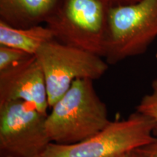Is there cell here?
<instances>
[{
  "label": "cell",
  "mask_w": 157,
  "mask_h": 157,
  "mask_svg": "<svg viewBox=\"0 0 157 157\" xmlns=\"http://www.w3.org/2000/svg\"><path fill=\"white\" fill-rule=\"evenodd\" d=\"M109 0H58L46 25L63 44L103 57Z\"/></svg>",
  "instance_id": "3957f363"
},
{
  "label": "cell",
  "mask_w": 157,
  "mask_h": 157,
  "mask_svg": "<svg viewBox=\"0 0 157 157\" xmlns=\"http://www.w3.org/2000/svg\"><path fill=\"white\" fill-rule=\"evenodd\" d=\"M50 109L45 127L51 143L56 144H75L87 140L111 121L106 105L90 79L75 80Z\"/></svg>",
  "instance_id": "6da1fadb"
},
{
  "label": "cell",
  "mask_w": 157,
  "mask_h": 157,
  "mask_svg": "<svg viewBox=\"0 0 157 157\" xmlns=\"http://www.w3.org/2000/svg\"><path fill=\"white\" fill-rule=\"evenodd\" d=\"M136 111L151 119L154 124V134L157 135V78L151 83V92L142 98Z\"/></svg>",
  "instance_id": "30bf717a"
},
{
  "label": "cell",
  "mask_w": 157,
  "mask_h": 157,
  "mask_svg": "<svg viewBox=\"0 0 157 157\" xmlns=\"http://www.w3.org/2000/svg\"><path fill=\"white\" fill-rule=\"evenodd\" d=\"M157 37V0L110 7L103 58L109 65L143 54Z\"/></svg>",
  "instance_id": "7a4b0ae2"
},
{
  "label": "cell",
  "mask_w": 157,
  "mask_h": 157,
  "mask_svg": "<svg viewBox=\"0 0 157 157\" xmlns=\"http://www.w3.org/2000/svg\"><path fill=\"white\" fill-rule=\"evenodd\" d=\"M47 116L25 101L0 104V150L3 156H40L51 143L45 127Z\"/></svg>",
  "instance_id": "8992f818"
},
{
  "label": "cell",
  "mask_w": 157,
  "mask_h": 157,
  "mask_svg": "<svg viewBox=\"0 0 157 157\" xmlns=\"http://www.w3.org/2000/svg\"><path fill=\"white\" fill-rule=\"evenodd\" d=\"M3 157H13V156H3ZM37 157H40V156H37Z\"/></svg>",
  "instance_id": "9a60e30c"
},
{
  "label": "cell",
  "mask_w": 157,
  "mask_h": 157,
  "mask_svg": "<svg viewBox=\"0 0 157 157\" xmlns=\"http://www.w3.org/2000/svg\"><path fill=\"white\" fill-rule=\"evenodd\" d=\"M33 56L18 49L0 45V71L13 67Z\"/></svg>",
  "instance_id": "8fae6325"
},
{
  "label": "cell",
  "mask_w": 157,
  "mask_h": 157,
  "mask_svg": "<svg viewBox=\"0 0 157 157\" xmlns=\"http://www.w3.org/2000/svg\"><path fill=\"white\" fill-rule=\"evenodd\" d=\"M58 0H0V21L17 28L45 23Z\"/></svg>",
  "instance_id": "ba28073f"
},
{
  "label": "cell",
  "mask_w": 157,
  "mask_h": 157,
  "mask_svg": "<svg viewBox=\"0 0 157 157\" xmlns=\"http://www.w3.org/2000/svg\"><path fill=\"white\" fill-rule=\"evenodd\" d=\"M156 137L151 119L135 111L123 120L111 121L101 131L80 143H50L40 157H119L152 143Z\"/></svg>",
  "instance_id": "277c9868"
},
{
  "label": "cell",
  "mask_w": 157,
  "mask_h": 157,
  "mask_svg": "<svg viewBox=\"0 0 157 157\" xmlns=\"http://www.w3.org/2000/svg\"><path fill=\"white\" fill-rule=\"evenodd\" d=\"M119 157H143V155L140 154V152L137 149L134 151H129L126 153V154L121 155V156Z\"/></svg>",
  "instance_id": "5bb4252c"
},
{
  "label": "cell",
  "mask_w": 157,
  "mask_h": 157,
  "mask_svg": "<svg viewBox=\"0 0 157 157\" xmlns=\"http://www.w3.org/2000/svg\"><path fill=\"white\" fill-rule=\"evenodd\" d=\"M55 39L47 25L17 28L0 21V45L10 47L35 56L44 43Z\"/></svg>",
  "instance_id": "9c48e42d"
},
{
  "label": "cell",
  "mask_w": 157,
  "mask_h": 157,
  "mask_svg": "<svg viewBox=\"0 0 157 157\" xmlns=\"http://www.w3.org/2000/svg\"><path fill=\"white\" fill-rule=\"evenodd\" d=\"M44 73L50 109L76 79H99L109 69L103 57L56 39L44 43L35 55Z\"/></svg>",
  "instance_id": "5b68a950"
},
{
  "label": "cell",
  "mask_w": 157,
  "mask_h": 157,
  "mask_svg": "<svg viewBox=\"0 0 157 157\" xmlns=\"http://www.w3.org/2000/svg\"><path fill=\"white\" fill-rule=\"evenodd\" d=\"M112 5H127L137 2L140 0H109Z\"/></svg>",
  "instance_id": "4fadbf2b"
},
{
  "label": "cell",
  "mask_w": 157,
  "mask_h": 157,
  "mask_svg": "<svg viewBox=\"0 0 157 157\" xmlns=\"http://www.w3.org/2000/svg\"><path fill=\"white\" fill-rule=\"evenodd\" d=\"M23 101L48 114V90L42 68L36 56L0 71V104Z\"/></svg>",
  "instance_id": "52a82bcc"
},
{
  "label": "cell",
  "mask_w": 157,
  "mask_h": 157,
  "mask_svg": "<svg viewBox=\"0 0 157 157\" xmlns=\"http://www.w3.org/2000/svg\"><path fill=\"white\" fill-rule=\"evenodd\" d=\"M143 157H157V137L152 143L137 148Z\"/></svg>",
  "instance_id": "7c38bea8"
},
{
  "label": "cell",
  "mask_w": 157,
  "mask_h": 157,
  "mask_svg": "<svg viewBox=\"0 0 157 157\" xmlns=\"http://www.w3.org/2000/svg\"><path fill=\"white\" fill-rule=\"evenodd\" d=\"M156 58H157V53H156Z\"/></svg>",
  "instance_id": "2e32d148"
}]
</instances>
